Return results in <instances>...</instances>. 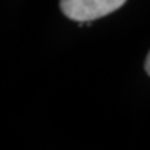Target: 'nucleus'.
I'll use <instances>...</instances> for the list:
<instances>
[{
    "instance_id": "obj_1",
    "label": "nucleus",
    "mask_w": 150,
    "mask_h": 150,
    "mask_svg": "<svg viewBox=\"0 0 150 150\" xmlns=\"http://www.w3.org/2000/svg\"><path fill=\"white\" fill-rule=\"evenodd\" d=\"M126 0H60V8L67 18L83 25L120 9Z\"/></svg>"
},
{
    "instance_id": "obj_2",
    "label": "nucleus",
    "mask_w": 150,
    "mask_h": 150,
    "mask_svg": "<svg viewBox=\"0 0 150 150\" xmlns=\"http://www.w3.org/2000/svg\"><path fill=\"white\" fill-rule=\"evenodd\" d=\"M144 69H146V72L150 75V52L147 54V58H146V63H144Z\"/></svg>"
}]
</instances>
